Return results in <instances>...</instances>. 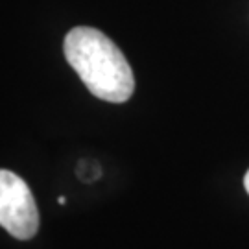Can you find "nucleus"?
Masks as SVG:
<instances>
[{
    "instance_id": "nucleus-1",
    "label": "nucleus",
    "mask_w": 249,
    "mask_h": 249,
    "mask_svg": "<svg viewBox=\"0 0 249 249\" xmlns=\"http://www.w3.org/2000/svg\"><path fill=\"white\" fill-rule=\"evenodd\" d=\"M65 57L96 98L122 104L135 90L133 71L122 50L96 28H72L65 37Z\"/></svg>"
},
{
    "instance_id": "nucleus-2",
    "label": "nucleus",
    "mask_w": 249,
    "mask_h": 249,
    "mask_svg": "<svg viewBox=\"0 0 249 249\" xmlns=\"http://www.w3.org/2000/svg\"><path fill=\"white\" fill-rule=\"evenodd\" d=\"M0 225L17 240H30L39 229L36 197L24 179L0 168Z\"/></svg>"
},
{
    "instance_id": "nucleus-3",
    "label": "nucleus",
    "mask_w": 249,
    "mask_h": 249,
    "mask_svg": "<svg viewBox=\"0 0 249 249\" xmlns=\"http://www.w3.org/2000/svg\"><path fill=\"white\" fill-rule=\"evenodd\" d=\"M244 187H246V190H248L249 194V170L246 172V176H244Z\"/></svg>"
}]
</instances>
